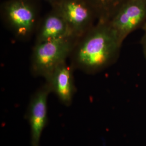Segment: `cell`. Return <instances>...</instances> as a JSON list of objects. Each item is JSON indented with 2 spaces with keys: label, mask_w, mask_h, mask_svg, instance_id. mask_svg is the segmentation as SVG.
Instances as JSON below:
<instances>
[{
  "label": "cell",
  "mask_w": 146,
  "mask_h": 146,
  "mask_svg": "<svg viewBox=\"0 0 146 146\" xmlns=\"http://www.w3.org/2000/svg\"><path fill=\"white\" fill-rule=\"evenodd\" d=\"M94 11L98 20H110L127 0H84Z\"/></svg>",
  "instance_id": "9"
},
{
  "label": "cell",
  "mask_w": 146,
  "mask_h": 146,
  "mask_svg": "<svg viewBox=\"0 0 146 146\" xmlns=\"http://www.w3.org/2000/svg\"><path fill=\"white\" fill-rule=\"evenodd\" d=\"M71 36H74L67 22L55 9L40 22L36 31L35 43Z\"/></svg>",
  "instance_id": "8"
},
{
  "label": "cell",
  "mask_w": 146,
  "mask_h": 146,
  "mask_svg": "<svg viewBox=\"0 0 146 146\" xmlns=\"http://www.w3.org/2000/svg\"><path fill=\"white\" fill-rule=\"evenodd\" d=\"M48 1H49L50 2H54V3H55L56 4L58 3L57 1H58V0H48ZM58 1H60V0H58Z\"/></svg>",
  "instance_id": "11"
},
{
  "label": "cell",
  "mask_w": 146,
  "mask_h": 146,
  "mask_svg": "<svg viewBox=\"0 0 146 146\" xmlns=\"http://www.w3.org/2000/svg\"><path fill=\"white\" fill-rule=\"evenodd\" d=\"M52 93L47 83L33 95L28 108V119L31 127V146H40L42 131L47 123V101Z\"/></svg>",
  "instance_id": "6"
},
{
  "label": "cell",
  "mask_w": 146,
  "mask_h": 146,
  "mask_svg": "<svg viewBox=\"0 0 146 146\" xmlns=\"http://www.w3.org/2000/svg\"><path fill=\"white\" fill-rule=\"evenodd\" d=\"M122 43L108 20H98L76 43L70 66L88 74L98 73L116 61Z\"/></svg>",
  "instance_id": "1"
},
{
  "label": "cell",
  "mask_w": 146,
  "mask_h": 146,
  "mask_svg": "<svg viewBox=\"0 0 146 146\" xmlns=\"http://www.w3.org/2000/svg\"><path fill=\"white\" fill-rule=\"evenodd\" d=\"M144 31V34L141 39V44L143 48V50L146 60V24L142 28Z\"/></svg>",
  "instance_id": "10"
},
{
  "label": "cell",
  "mask_w": 146,
  "mask_h": 146,
  "mask_svg": "<svg viewBox=\"0 0 146 146\" xmlns=\"http://www.w3.org/2000/svg\"><path fill=\"white\" fill-rule=\"evenodd\" d=\"M73 68L66 62L56 68L46 80L52 93H54L62 104L69 106L72 103L76 91L73 77Z\"/></svg>",
  "instance_id": "7"
},
{
  "label": "cell",
  "mask_w": 146,
  "mask_h": 146,
  "mask_svg": "<svg viewBox=\"0 0 146 146\" xmlns=\"http://www.w3.org/2000/svg\"><path fill=\"white\" fill-rule=\"evenodd\" d=\"M3 19L14 36L22 41L29 40L40 23L34 8L25 0H12L5 5Z\"/></svg>",
  "instance_id": "3"
},
{
  "label": "cell",
  "mask_w": 146,
  "mask_h": 146,
  "mask_svg": "<svg viewBox=\"0 0 146 146\" xmlns=\"http://www.w3.org/2000/svg\"><path fill=\"white\" fill-rule=\"evenodd\" d=\"M122 42L146 24V0H127L108 20Z\"/></svg>",
  "instance_id": "4"
},
{
  "label": "cell",
  "mask_w": 146,
  "mask_h": 146,
  "mask_svg": "<svg viewBox=\"0 0 146 146\" xmlns=\"http://www.w3.org/2000/svg\"><path fill=\"white\" fill-rule=\"evenodd\" d=\"M78 40L71 36L35 43L31 60L33 75L48 78L59 65L66 62Z\"/></svg>",
  "instance_id": "2"
},
{
  "label": "cell",
  "mask_w": 146,
  "mask_h": 146,
  "mask_svg": "<svg viewBox=\"0 0 146 146\" xmlns=\"http://www.w3.org/2000/svg\"><path fill=\"white\" fill-rule=\"evenodd\" d=\"M56 5L55 9L62 16L73 35L78 39L95 25V14L84 0H60Z\"/></svg>",
  "instance_id": "5"
}]
</instances>
